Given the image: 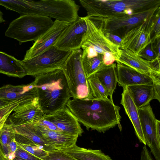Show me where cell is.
Returning a JSON list of instances; mask_svg holds the SVG:
<instances>
[{"label":"cell","instance_id":"obj_16","mask_svg":"<svg viewBox=\"0 0 160 160\" xmlns=\"http://www.w3.org/2000/svg\"><path fill=\"white\" fill-rule=\"evenodd\" d=\"M116 61L142 73L151 76L160 75L159 60H146L127 49H121L120 55Z\"/></svg>","mask_w":160,"mask_h":160},{"label":"cell","instance_id":"obj_11","mask_svg":"<svg viewBox=\"0 0 160 160\" xmlns=\"http://www.w3.org/2000/svg\"><path fill=\"white\" fill-rule=\"evenodd\" d=\"M153 17L126 33L122 38L120 49H127L138 55L151 43Z\"/></svg>","mask_w":160,"mask_h":160},{"label":"cell","instance_id":"obj_30","mask_svg":"<svg viewBox=\"0 0 160 160\" xmlns=\"http://www.w3.org/2000/svg\"><path fill=\"white\" fill-rule=\"evenodd\" d=\"M142 58L148 61H153L158 58L152 43L151 42L142 49L138 55Z\"/></svg>","mask_w":160,"mask_h":160},{"label":"cell","instance_id":"obj_10","mask_svg":"<svg viewBox=\"0 0 160 160\" xmlns=\"http://www.w3.org/2000/svg\"><path fill=\"white\" fill-rule=\"evenodd\" d=\"M84 18L87 30L83 35L81 48L91 46L98 54L104 55L106 52L110 53L114 55L116 61L121 54V49L119 46L107 38L102 29L87 16Z\"/></svg>","mask_w":160,"mask_h":160},{"label":"cell","instance_id":"obj_23","mask_svg":"<svg viewBox=\"0 0 160 160\" xmlns=\"http://www.w3.org/2000/svg\"><path fill=\"white\" fill-rule=\"evenodd\" d=\"M0 73L9 77L19 78L27 75L20 60L0 51Z\"/></svg>","mask_w":160,"mask_h":160},{"label":"cell","instance_id":"obj_19","mask_svg":"<svg viewBox=\"0 0 160 160\" xmlns=\"http://www.w3.org/2000/svg\"><path fill=\"white\" fill-rule=\"evenodd\" d=\"M36 88L32 82L19 85L9 84L0 88V98L10 102L24 98H37Z\"/></svg>","mask_w":160,"mask_h":160},{"label":"cell","instance_id":"obj_4","mask_svg":"<svg viewBox=\"0 0 160 160\" xmlns=\"http://www.w3.org/2000/svg\"><path fill=\"white\" fill-rule=\"evenodd\" d=\"M51 18L42 16H20L12 21L5 32L6 36L14 38L20 43L36 41L53 25Z\"/></svg>","mask_w":160,"mask_h":160},{"label":"cell","instance_id":"obj_43","mask_svg":"<svg viewBox=\"0 0 160 160\" xmlns=\"http://www.w3.org/2000/svg\"><path fill=\"white\" fill-rule=\"evenodd\" d=\"M13 160H22L20 159H19V158H18L17 157H15L13 159Z\"/></svg>","mask_w":160,"mask_h":160},{"label":"cell","instance_id":"obj_14","mask_svg":"<svg viewBox=\"0 0 160 160\" xmlns=\"http://www.w3.org/2000/svg\"><path fill=\"white\" fill-rule=\"evenodd\" d=\"M71 23L55 20L52 26L35 41L27 51L23 59L32 58L54 46L61 34Z\"/></svg>","mask_w":160,"mask_h":160},{"label":"cell","instance_id":"obj_22","mask_svg":"<svg viewBox=\"0 0 160 160\" xmlns=\"http://www.w3.org/2000/svg\"><path fill=\"white\" fill-rule=\"evenodd\" d=\"M126 88L138 108L149 104L151 100L155 99L153 83L129 86Z\"/></svg>","mask_w":160,"mask_h":160},{"label":"cell","instance_id":"obj_1","mask_svg":"<svg viewBox=\"0 0 160 160\" xmlns=\"http://www.w3.org/2000/svg\"><path fill=\"white\" fill-rule=\"evenodd\" d=\"M66 106L88 130L104 133L117 125L121 129L120 108L108 98L72 99Z\"/></svg>","mask_w":160,"mask_h":160},{"label":"cell","instance_id":"obj_37","mask_svg":"<svg viewBox=\"0 0 160 160\" xmlns=\"http://www.w3.org/2000/svg\"><path fill=\"white\" fill-rule=\"evenodd\" d=\"M141 160H153L146 145L143 147L141 153Z\"/></svg>","mask_w":160,"mask_h":160},{"label":"cell","instance_id":"obj_12","mask_svg":"<svg viewBox=\"0 0 160 160\" xmlns=\"http://www.w3.org/2000/svg\"><path fill=\"white\" fill-rule=\"evenodd\" d=\"M142 131L146 144L156 160H160V144L157 139L156 121L150 104L138 109Z\"/></svg>","mask_w":160,"mask_h":160},{"label":"cell","instance_id":"obj_8","mask_svg":"<svg viewBox=\"0 0 160 160\" xmlns=\"http://www.w3.org/2000/svg\"><path fill=\"white\" fill-rule=\"evenodd\" d=\"M159 9L160 6L120 17L98 19L88 18L104 34L110 33L122 38L129 30L152 18Z\"/></svg>","mask_w":160,"mask_h":160},{"label":"cell","instance_id":"obj_20","mask_svg":"<svg viewBox=\"0 0 160 160\" xmlns=\"http://www.w3.org/2000/svg\"><path fill=\"white\" fill-rule=\"evenodd\" d=\"M11 126L12 132L15 134L30 141L48 152L55 150L45 142L34 122Z\"/></svg>","mask_w":160,"mask_h":160},{"label":"cell","instance_id":"obj_2","mask_svg":"<svg viewBox=\"0 0 160 160\" xmlns=\"http://www.w3.org/2000/svg\"><path fill=\"white\" fill-rule=\"evenodd\" d=\"M35 77L33 82L38 104L44 114L64 108L72 96L62 70L57 69Z\"/></svg>","mask_w":160,"mask_h":160},{"label":"cell","instance_id":"obj_31","mask_svg":"<svg viewBox=\"0 0 160 160\" xmlns=\"http://www.w3.org/2000/svg\"><path fill=\"white\" fill-rule=\"evenodd\" d=\"M43 160H78L72 156L59 150L48 152Z\"/></svg>","mask_w":160,"mask_h":160},{"label":"cell","instance_id":"obj_21","mask_svg":"<svg viewBox=\"0 0 160 160\" xmlns=\"http://www.w3.org/2000/svg\"><path fill=\"white\" fill-rule=\"evenodd\" d=\"M120 103L123 106L126 114L132 122L136 135L140 142L146 145L139 120L138 108L126 88L123 89L122 94Z\"/></svg>","mask_w":160,"mask_h":160},{"label":"cell","instance_id":"obj_6","mask_svg":"<svg viewBox=\"0 0 160 160\" xmlns=\"http://www.w3.org/2000/svg\"><path fill=\"white\" fill-rule=\"evenodd\" d=\"M28 15L53 18L71 23L79 17V6L72 0H28Z\"/></svg>","mask_w":160,"mask_h":160},{"label":"cell","instance_id":"obj_35","mask_svg":"<svg viewBox=\"0 0 160 160\" xmlns=\"http://www.w3.org/2000/svg\"><path fill=\"white\" fill-rule=\"evenodd\" d=\"M103 60L104 64L106 66L111 65L116 61L114 55L109 52H106L103 55Z\"/></svg>","mask_w":160,"mask_h":160},{"label":"cell","instance_id":"obj_27","mask_svg":"<svg viewBox=\"0 0 160 160\" xmlns=\"http://www.w3.org/2000/svg\"><path fill=\"white\" fill-rule=\"evenodd\" d=\"M93 97L96 98H106L109 96L107 91L100 83L95 74L87 78Z\"/></svg>","mask_w":160,"mask_h":160},{"label":"cell","instance_id":"obj_33","mask_svg":"<svg viewBox=\"0 0 160 160\" xmlns=\"http://www.w3.org/2000/svg\"><path fill=\"white\" fill-rule=\"evenodd\" d=\"M16 157L22 160H43L29 153L17 149L15 152Z\"/></svg>","mask_w":160,"mask_h":160},{"label":"cell","instance_id":"obj_42","mask_svg":"<svg viewBox=\"0 0 160 160\" xmlns=\"http://www.w3.org/2000/svg\"><path fill=\"white\" fill-rule=\"evenodd\" d=\"M3 15L2 12L0 10V23L5 21L3 18Z\"/></svg>","mask_w":160,"mask_h":160},{"label":"cell","instance_id":"obj_13","mask_svg":"<svg viewBox=\"0 0 160 160\" xmlns=\"http://www.w3.org/2000/svg\"><path fill=\"white\" fill-rule=\"evenodd\" d=\"M87 30L84 17H78L61 34L55 43L58 49L73 51L81 48L82 37Z\"/></svg>","mask_w":160,"mask_h":160},{"label":"cell","instance_id":"obj_24","mask_svg":"<svg viewBox=\"0 0 160 160\" xmlns=\"http://www.w3.org/2000/svg\"><path fill=\"white\" fill-rule=\"evenodd\" d=\"M94 74L107 91L110 99L113 101L112 95L118 82L116 63L105 66Z\"/></svg>","mask_w":160,"mask_h":160},{"label":"cell","instance_id":"obj_34","mask_svg":"<svg viewBox=\"0 0 160 160\" xmlns=\"http://www.w3.org/2000/svg\"><path fill=\"white\" fill-rule=\"evenodd\" d=\"M153 84L155 93V99L160 102V75H155L152 76Z\"/></svg>","mask_w":160,"mask_h":160},{"label":"cell","instance_id":"obj_25","mask_svg":"<svg viewBox=\"0 0 160 160\" xmlns=\"http://www.w3.org/2000/svg\"><path fill=\"white\" fill-rule=\"evenodd\" d=\"M78 160H112L100 150H92L81 148L76 144L61 150Z\"/></svg>","mask_w":160,"mask_h":160},{"label":"cell","instance_id":"obj_7","mask_svg":"<svg viewBox=\"0 0 160 160\" xmlns=\"http://www.w3.org/2000/svg\"><path fill=\"white\" fill-rule=\"evenodd\" d=\"M72 51L59 50L54 45L38 56L20 62L27 75L35 77L61 69Z\"/></svg>","mask_w":160,"mask_h":160},{"label":"cell","instance_id":"obj_29","mask_svg":"<svg viewBox=\"0 0 160 160\" xmlns=\"http://www.w3.org/2000/svg\"><path fill=\"white\" fill-rule=\"evenodd\" d=\"M12 131L11 126L5 123L0 130V139L2 143L9 149V144L11 138L15 137Z\"/></svg>","mask_w":160,"mask_h":160},{"label":"cell","instance_id":"obj_38","mask_svg":"<svg viewBox=\"0 0 160 160\" xmlns=\"http://www.w3.org/2000/svg\"><path fill=\"white\" fill-rule=\"evenodd\" d=\"M9 153H13L15 154L17 147L16 143V141L15 139V137L11 139L9 144Z\"/></svg>","mask_w":160,"mask_h":160},{"label":"cell","instance_id":"obj_39","mask_svg":"<svg viewBox=\"0 0 160 160\" xmlns=\"http://www.w3.org/2000/svg\"><path fill=\"white\" fill-rule=\"evenodd\" d=\"M160 121L157 119L156 121V133L158 141L160 144Z\"/></svg>","mask_w":160,"mask_h":160},{"label":"cell","instance_id":"obj_5","mask_svg":"<svg viewBox=\"0 0 160 160\" xmlns=\"http://www.w3.org/2000/svg\"><path fill=\"white\" fill-rule=\"evenodd\" d=\"M82 53L81 48L72 51L61 69L73 99L93 97L82 65Z\"/></svg>","mask_w":160,"mask_h":160},{"label":"cell","instance_id":"obj_17","mask_svg":"<svg viewBox=\"0 0 160 160\" xmlns=\"http://www.w3.org/2000/svg\"><path fill=\"white\" fill-rule=\"evenodd\" d=\"M117 82L119 86L126 88L129 86L152 83L151 75L142 73L117 62Z\"/></svg>","mask_w":160,"mask_h":160},{"label":"cell","instance_id":"obj_15","mask_svg":"<svg viewBox=\"0 0 160 160\" xmlns=\"http://www.w3.org/2000/svg\"><path fill=\"white\" fill-rule=\"evenodd\" d=\"M8 116L6 123L12 126L35 122L40 119L44 115L38 104L37 98L20 103Z\"/></svg>","mask_w":160,"mask_h":160},{"label":"cell","instance_id":"obj_18","mask_svg":"<svg viewBox=\"0 0 160 160\" xmlns=\"http://www.w3.org/2000/svg\"><path fill=\"white\" fill-rule=\"evenodd\" d=\"M35 122L45 142L54 150H61L76 144L78 136L50 130L37 125Z\"/></svg>","mask_w":160,"mask_h":160},{"label":"cell","instance_id":"obj_26","mask_svg":"<svg viewBox=\"0 0 160 160\" xmlns=\"http://www.w3.org/2000/svg\"><path fill=\"white\" fill-rule=\"evenodd\" d=\"M103 55L98 54L96 57H89L82 54V66L87 79L105 65L103 60Z\"/></svg>","mask_w":160,"mask_h":160},{"label":"cell","instance_id":"obj_40","mask_svg":"<svg viewBox=\"0 0 160 160\" xmlns=\"http://www.w3.org/2000/svg\"><path fill=\"white\" fill-rule=\"evenodd\" d=\"M0 160H9L7 156L4 153L0 145Z\"/></svg>","mask_w":160,"mask_h":160},{"label":"cell","instance_id":"obj_9","mask_svg":"<svg viewBox=\"0 0 160 160\" xmlns=\"http://www.w3.org/2000/svg\"><path fill=\"white\" fill-rule=\"evenodd\" d=\"M35 123L48 130L72 135L81 136L84 132L76 118L66 106L52 113L44 115Z\"/></svg>","mask_w":160,"mask_h":160},{"label":"cell","instance_id":"obj_32","mask_svg":"<svg viewBox=\"0 0 160 160\" xmlns=\"http://www.w3.org/2000/svg\"><path fill=\"white\" fill-rule=\"evenodd\" d=\"M160 9L155 13L153 17V26L151 35V42L160 38Z\"/></svg>","mask_w":160,"mask_h":160},{"label":"cell","instance_id":"obj_28","mask_svg":"<svg viewBox=\"0 0 160 160\" xmlns=\"http://www.w3.org/2000/svg\"><path fill=\"white\" fill-rule=\"evenodd\" d=\"M16 143L17 149L27 152L42 160L48 155V152L36 145L26 144L16 141Z\"/></svg>","mask_w":160,"mask_h":160},{"label":"cell","instance_id":"obj_3","mask_svg":"<svg viewBox=\"0 0 160 160\" xmlns=\"http://www.w3.org/2000/svg\"><path fill=\"white\" fill-rule=\"evenodd\" d=\"M90 18L131 15L160 6V0H80Z\"/></svg>","mask_w":160,"mask_h":160},{"label":"cell","instance_id":"obj_36","mask_svg":"<svg viewBox=\"0 0 160 160\" xmlns=\"http://www.w3.org/2000/svg\"><path fill=\"white\" fill-rule=\"evenodd\" d=\"M104 34L110 41L115 44L119 46L120 48L122 38L117 35L110 33H106Z\"/></svg>","mask_w":160,"mask_h":160},{"label":"cell","instance_id":"obj_41","mask_svg":"<svg viewBox=\"0 0 160 160\" xmlns=\"http://www.w3.org/2000/svg\"><path fill=\"white\" fill-rule=\"evenodd\" d=\"M10 102H11L8 101L0 98V108L6 106Z\"/></svg>","mask_w":160,"mask_h":160}]
</instances>
